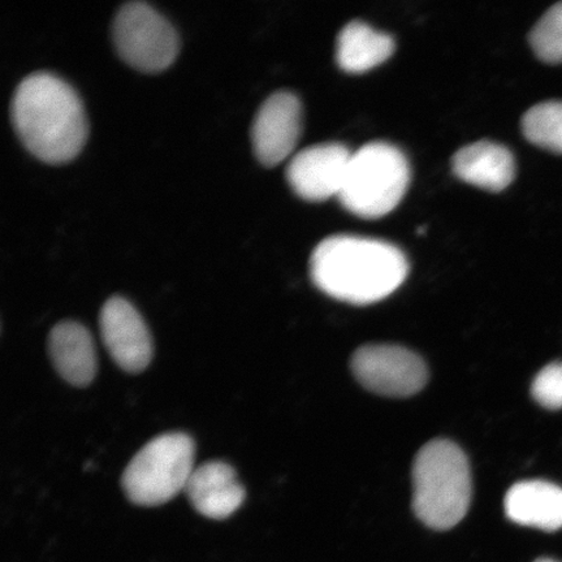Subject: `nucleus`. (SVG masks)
I'll return each mask as SVG.
<instances>
[{"instance_id":"1","label":"nucleus","mask_w":562,"mask_h":562,"mask_svg":"<svg viewBox=\"0 0 562 562\" xmlns=\"http://www.w3.org/2000/svg\"><path fill=\"white\" fill-rule=\"evenodd\" d=\"M409 271L404 252L374 238L337 235L316 246L311 261L314 284L336 300L374 304L404 283Z\"/></svg>"},{"instance_id":"2","label":"nucleus","mask_w":562,"mask_h":562,"mask_svg":"<svg viewBox=\"0 0 562 562\" xmlns=\"http://www.w3.org/2000/svg\"><path fill=\"white\" fill-rule=\"evenodd\" d=\"M12 122L35 157L60 164L79 154L88 135L86 111L76 90L50 72L32 74L19 83Z\"/></svg>"},{"instance_id":"3","label":"nucleus","mask_w":562,"mask_h":562,"mask_svg":"<svg viewBox=\"0 0 562 562\" xmlns=\"http://www.w3.org/2000/svg\"><path fill=\"white\" fill-rule=\"evenodd\" d=\"M413 510L435 530L452 529L472 502V473L465 453L440 439L420 449L413 463Z\"/></svg>"},{"instance_id":"4","label":"nucleus","mask_w":562,"mask_h":562,"mask_svg":"<svg viewBox=\"0 0 562 562\" xmlns=\"http://www.w3.org/2000/svg\"><path fill=\"white\" fill-rule=\"evenodd\" d=\"M409 181L411 167L404 153L376 140L351 154L339 200L351 214L378 220L398 206Z\"/></svg>"},{"instance_id":"5","label":"nucleus","mask_w":562,"mask_h":562,"mask_svg":"<svg viewBox=\"0 0 562 562\" xmlns=\"http://www.w3.org/2000/svg\"><path fill=\"white\" fill-rule=\"evenodd\" d=\"M195 446L187 434L160 435L133 457L123 474V488L139 507H158L186 491L193 473Z\"/></svg>"},{"instance_id":"6","label":"nucleus","mask_w":562,"mask_h":562,"mask_svg":"<svg viewBox=\"0 0 562 562\" xmlns=\"http://www.w3.org/2000/svg\"><path fill=\"white\" fill-rule=\"evenodd\" d=\"M112 35L123 60L145 72L167 68L179 52V37L170 21L144 2H130L119 10Z\"/></svg>"},{"instance_id":"7","label":"nucleus","mask_w":562,"mask_h":562,"mask_svg":"<svg viewBox=\"0 0 562 562\" xmlns=\"http://www.w3.org/2000/svg\"><path fill=\"white\" fill-rule=\"evenodd\" d=\"M350 367L364 389L382 396L409 397L428 381L425 361L398 346L362 347L351 357Z\"/></svg>"},{"instance_id":"8","label":"nucleus","mask_w":562,"mask_h":562,"mask_svg":"<svg viewBox=\"0 0 562 562\" xmlns=\"http://www.w3.org/2000/svg\"><path fill=\"white\" fill-rule=\"evenodd\" d=\"M346 145L328 143L306 147L286 167V180L301 199L322 202L339 196L351 159Z\"/></svg>"},{"instance_id":"9","label":"nucleus","mask_w":562,"mask_h":562,"mask_svg":"<svg viewBox=\"0 0 562 562\" xmlns=\"http://www.w3.org/2000/svg\"><path fill=\"white\" fill-rule=\"evenodd\" d=\"M301 102L291 91H277L262 103L251 125L252 150L265 166H277L297 146Z\"/></svg>"},{"instance_id":"10","label":"nucleus","mask_w":562,"mask_h":562,"mask_svg":"<svg viewBox=\"0 0 562 562\" xmlns=\"http://www.w3.org/2000/svg\"><path fill=\"white\" fill-rule=\"evenodd\" d=\"M102 340L112 360L124 371H144L151 362L153 339L143 316L122 297H112L100 316Z\"/></svg>"},{"instance_id":"11","label":"nucleus","mask_w":562,"mask_h":562,"mask_svg":"<svg viewBox=\"0 0 562 562\" xmlns=\"http://www.w3.org/2000/svg\"><path fill=\"white\" fill-rule=\"evenodd\" d=\"M193 508L211 519H226L241 507L245 488L234 468L222 461L202 463L186 487Z\"/></svg>"},{"instance_id":"12","label":"nucleus","mask_w":562,"mask_h":562,"mask_svg":"<svg viewBox=\"0 0 562 562\" xmlns=\"http://www.w3.org/2000/svg\"><path fill=\"white\" fill-rule=\"evenodd\" d=\"M452 168L457 178L490 192H502L516 175L515 158L507 147L477 140L454 154Z\"/></svg>"},{"instance_id":"13","label":"nucleus","mask_w":562,"mask_h":562,"mask_svg":"<svg viewBox=\"0 0 562 562\" xmlns=\"http://www.w3.org/2000/svg\"><path fill=\"white\" fill-rule=\"evenodd\" d=\"M48 353L59 375L69 384L87 386L97 374L93 337L77 322H60L48 337Z\"/></svg>"},{"instance_id":"14","label":"nucleus","mask_w":562,"mask_h":562,"mask_svg":"<svg viewBox=\"0 0 562 562\" xmlns=\"http://www.w3.org/2000/svg\"><path fill=\"white\" fill-rule=\"evenodd\" d=\"M504 509L515 524L558 531L562 527V488L544 481L519 482L505 496Z\"/></svg>"},{"instance_id":"15","label":"nucleus","mask_w":562,"mask_h":562,"mask_svg":"<svg viewBox=\"0 0 562 562\" xmlns=\"http://www.w3.org/2000/svg\"><path fill=\"white\" fill-rule=\"evenodd\" d=\"M393 52L395 41L391 35L372 30L361 21H351L337 37L336 60L346 72H367L389 60Z\"/></svg>"},{"instance_id":"16","label":"nucleus","mask_w":562,"mask_h":562,"mask_svg":"<svg viewBox=\"0 0 562 562\" xmlns=\"http://www.w3.org/2000/svg\"><path fill=\"white\" fill-rule=\"evenodd\" d=\"M522 132L529 143L562 154V101L533 105L524 115Z\"/></svg>"},{"instance_id":"17","label":"nucleus","mask_w":562,"mask_h":562,"mask_svg":"<svg viewBox=\"0 0 562 562\" xmlns=\"http://www.w3.org/2000/svg\"><path fill=\"white\" fill-rule=\"evenodd\" d=\"M530 45L540 60L562 63V2L551 7L532 27Z\"/></svg>"},{"instance_id":"18","label":"nucleus","mask_w":562,"mask_h":562,"mask_svg":"<svg viewBox=\"0 0 562 562\" xmlns=\"http://www.w3.org/2000/svg\"><path fill=\"white\" fill-rule=\"evenodd\" d=\"M531 395L539 405L558 411L562 407V362H553L539 372L531 385Z\"/></svg>"},{"instance_id":"19","label":"nucleus","mask_w":562,"mask_h":562,"mask_svg":"<svg viewBox=\"0 0 562 562\" xmlns=\"http://www.w3.org/2000/svg\"><path fill=\"white\" fill-rule=\"evenodd\" d=\"M533 562H558V561H554L552 559L542 558V559H538L537 561H533Z\"/></svg>"}]
</instances>
